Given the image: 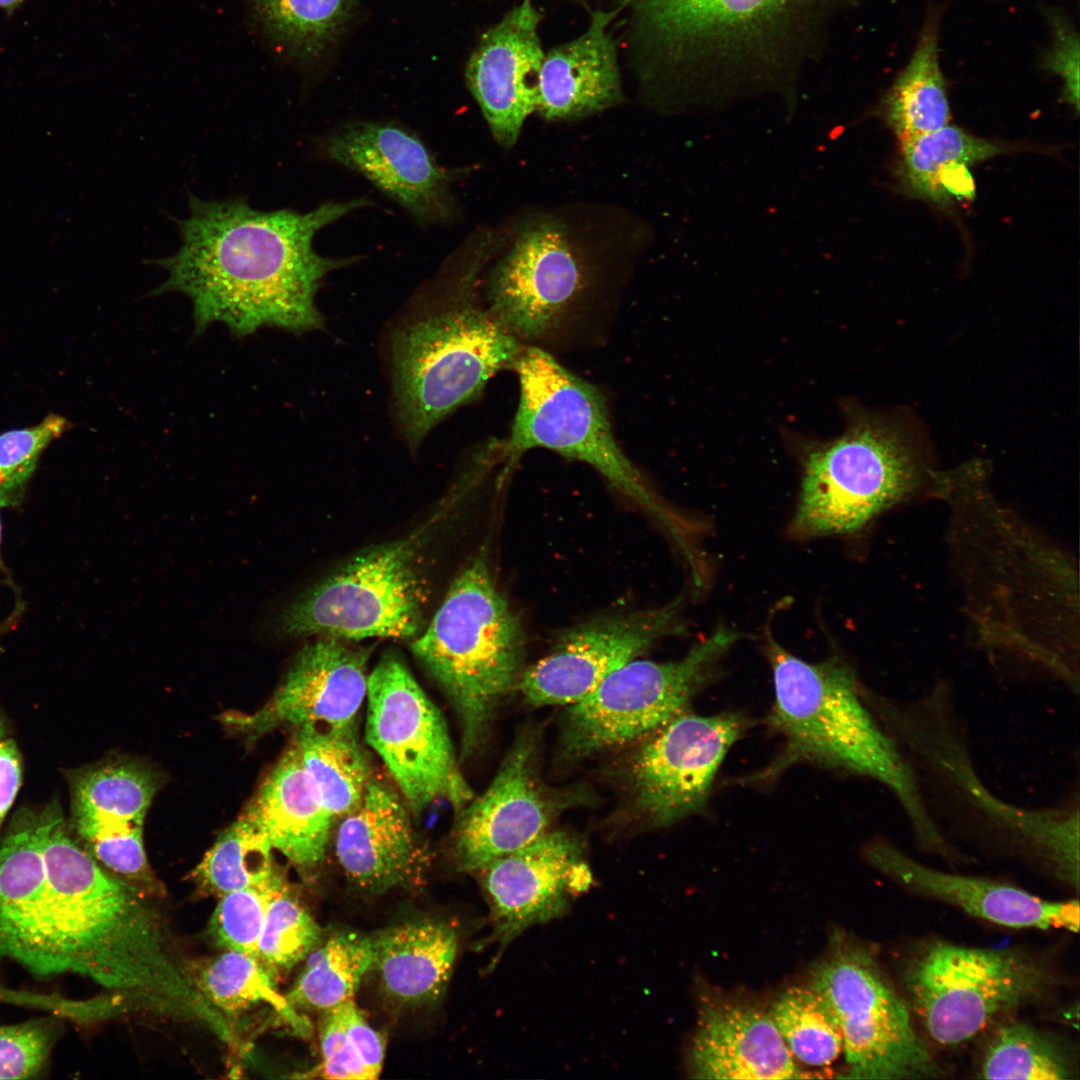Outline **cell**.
I'll use <instances>...</instances> for the list:
<instances>
[{
  "label": "cell",
  "mask_w": 1080,
  "mask_h": 1080,
  "mask_svg": "<svg viewBox=\"0 0 1080 1080\" xmlns=\"http://www.w3.org/2000/svg\"><path fill=\"white\" fill-rule=\"evenodd\" d=\"M369 655L351 641L319 637L300 650L267 704L226 721L254 738L281 725L355 726L367 695Z\"/></svg>",
  "instance_id": "22"
},
{
  "label": "cell",
  "mask_w": 1080,
  "mask_h": 1080,
  "mask_svg": "<svg viewBox=\"0 0 1080 1080\" xmlns=\"http://www.w3.org/2000/svg\"><path fill=\"white\" fill-rule=\"evenodd\" d=\"M734 713H678L646 736L630 765L633 804L654 827L672 825L702 810L716 773L740 737Z\"/></svg>",
  "instance_id": "15"
},
{
  "label": "cell",
  "mask_w": 1080,
  "mask_h": 1080,
  "mask_svg": "<svg viewBox=\"0 0 1080 1080\" xmlns=\"http://www.w3.org/2000/svg\"><path fill=\"white\" fill-rule=\"evenodd\" d=\"M618 10H595L577 38L545 54L536 111L546 120L586 117L622 100L616 43L608 30Z\"/></svg>",
  "instance_id": "27"
},
{
  "label": "cell",
  "mask_w": 1080,
  "mask_h": 1080,
  "mask_svg": "<svg viewBox=\"0 0 1080 1080\" xmlns=\"http://www.w3.org/2000/svg\"><path fill=\"white\" fill-rule=\"evenodd\" d=\"M242 816L298 870L312 871L324 861L335 818L308 778L295 743L266 776Z\"/></svg>",
  "instance_id": "28"
},
{
  "label": "cell",
  "mask_w": 1080,
  "mask_h": 1080,
  "mask_svg": "<svg viewBox=\"0 0 1080 1080\" xmlns=\"http://www.w3.org/2000/svg\"><path fill=\"white\" fill-rule=\"evenodd\" d=\"M584 274L565 229L558 222L528 225L492 268L486 286L488 310L516 338L551 332L584 286Z\"/></svg>",
  "instance_id": "18"
},
{
  "label": "cell",
  "mask_w": 1080,
  "mask_h": 1080,
  "mask_svg": "<svg viewBox=\"0 0 1080 1080\" xmlns=\"http://www.w3.org/2000/svg\"><path fill=\"white\" fill-rule=\"evenodd\" d=\"M373 937L374 966L386 993L403 1004L436 1000L451 976L458 937L447 923L417 920Z\"/></svg>",
  "instance_id": "29"
},
{
  "label": "cell",
  "mask_w": 1080,
  "mask_h": 1080,
  "mask_svg": "<svg viewBox=\"0 0 1080 1080\" xmlns=\"http://www.w3.org/2000/svg\"><path fill=\"white\" fill-rule=\"evenodd\" d=\"M365 739L380 756L414 814L437 800L460 812L473 798L445 720L394 653L383 655L367 681Z\"/></svg>",
  "instance_id": "14"
},
{
  "label": "cell",
  "mask_w": 1080,
  "mask_h": 1080,
  "mask_svg": "<svg viewBox=\"0 0 1080 1080\" xmlns=\"http://www.w3.org/2000/svg\"><path fill=\"white\" fill-rule=\"evenodd\" d=\"M320 936V926L286 883L268 906L257 958L275 978L306 958L316 948Z\"/></svg>",
  "instance_id": "39"
},
{
  "label": "cell",
  "mask_w": 1080,
  "mask_h": 1080,
  "mask_svg": "<svg viewBox=\"0 0 1080 1080\" xmlns=\"http://www.w3.org/2000/svg\"><path fill=\"white\" fill-rule=\"evenodd\" d=\"M424 530L372 546L298 596L280 614L289 637L414 639L428 598Z\"/></svg>",
  "instance_id": "9"
},
{
  "label": "cell",
  "mask_w": 1080,
  "mask_h": 1080,
  "mask_svg": "<svg viewBox=\"0 0 1080 1080\" xmlns=\"http://www.w3.org/2000/svg\"><path fill=\"white\" fill-rule=\"evenodd\" d=\"M1053 43L1045 56L1046 68L1064 82V98L1076 110L1079 107V36L1072 24L1062 15L1051 19Z\"/></svg>",
  "instance_id": "44"
},
{
  "label": "cell",
  "mask_w": 1080,
  "mask_h": 1080,
  "mask_svg": "<svg viewBox=\"0 0 1080 1080\" xmlns=\"http://www.w3.org/2000/svg\"><path fill=\"white\" fill-rule=\"evenodd\" d=\"M59 1017L0 1025V1079L36 1078L48 1063L60 1033Z\"/></svg>",
  "instance_id": "42"
},
{
  "label": "cell",
  "mask_w": 1080,
  "mask_h": 1080,
  "mask_svg": "<svg viewBox=\"0 0 1080 1080\" xmlns=\"http://www.w3.org/2000/svg\"><path fill=\"white\" fill-rule=\"evenodd\" d=\"M882 723L909 758L926 804L949 833L1037 861L1079 888L1078 793L1045 808L1011 804L982 780L949 689L937 685L911 700L867 694Z\"/></svg>",
  "instance_id": "3"
},
{
  "label": "cell",
  "mask_w": 1080,
  "mask_h": 1080,
  "mask_svg": "<svg viewBox=\"0 0 1080 1080\" xmlns=\"http://www.w3.org/2000/svg\"><path fill=\"white\" fill-rule=\"evenodd\" d=\"M1006 151L1002 146L946 125L901 146L898 177L912 195L942 204L940 172L950 164H974Z\"/></svg>",
  "instance_id": "36"
},
{
  "label": "cell",
  "mask_w": 1080,
  "mask_h": 1080,
  "mask_svg": "<svg viewBox=\"0 0 1080 1080\" xmlns=\"http://www.w3.org/2000/svg\"><path fill=\"white\" fill-rule=\"evenodd\" d=\"M493 938L501 948L527 928L559 918L570 900L591 884L580 842L564 831H547L526 846L484 867Z\"/></svg>",
  "instance_id": "21"
},
{
  "label": "cell",
  "mask_w": 1080,
  "mask_h": 1080,
  "mask_svg": "<svg viewBox=\"0 0 1080 1080\" xmlns=\"http://www.w3.org/2000/svg\"><path fill=\"white\" fill-rule=\"evenodd\" d=\"M322 1062L318 1077L334 1080L372 1079L348 1037L340 1005L324 1011L320 1028Z\"/></svg>",
  "instance_id": "43"
},
{
  "label": "cell",
  "mask_w": 1080,
  "mask_h": 1080,
  "mask_svg": "<svg viewBox=\"0 0 1080 1080\" xmlns=\"http://www.w3.org/2000/svg\"><path fill=\"white\" fill-rule=\"evenodd\" d=\"M689 1069L697 1079L811 1078L789 1052L770 1012L714 997L701 1001Z\"/></svg>",
  "instance_id": "26"
},
{
  "label": "cell",
  "mask_w": 1080,
  "mask_h": 1080,
  "mask_svg": "<svg viewBox=\"0 0 1080 1080\" xmlns=\"http://www.w3.org/2000/svg\"><path fill=\"white\" fill-rule=\"evenodd\" d=\"M770 1015L796 1061L826 1068L842 1054L838 1022L827 1002L812 987L787 988L774 1001Z\"/></svg>",
  "instance_id": "35"
},
{
  "label": "cell",
  "mask_w": 1080,
  "mask_h": 1080,
  "mask_svg": "<svg viewBox=\"0 0 1080 1080\" xmlns=\"http://www.w3.org/2000/svg\"><path fill=\"white\" fill-rule=\"evenodd\" d=\"M267 839L243 816L225 829L192 873L198 889L221 896L264 884L281 869Z\"/></svg>",
  "instance_id": "34"
},
{
  "label": "cell",
  "mask_w": 1080,
  "mask_h": 1080,
  "mask_svg": "<svg viewBox=\"0 0 1080 1080\" xmlns=\"http://www.w3.org/2000/svg\"><path fill=\"white\" fill-rule=\"evenodd\" d=\"M984 1079L1064 1080L1073 1076L1067 1056L1053 1040L1020 1022L999 1027L980 1068Z\"/></svg>",
  "instance_id": "37"
},
{
  "label": "cell",
  "mask_w": 1080,
  "mask_h": 1080,
  "mask_svg": "<svg viewBox=\"0 0 1080 1080\" xmlns=\"http://www.w3.org/2000/svg\"><path fill=\"white\" fill-rule=\"evenodd\" d=\"M66 427L65 418L51 414L36 425L0 434V509L21 502L42 453Z\"/></svg>",
  "instance_id": "41"
},
{
  "label": "cell",
  "mask_w": 1080,
  "mask_h": 1080,
  "mask_svg": "<svg viewBox=\"0 0 1080 1080\" xmlns=\"http://www.w3.org/2000/svg\"><path fill=\"white\" fill-rule=\"evenodd\" d=\"M540 22L532 1L523 0L483 34L467 64L468 87L504 148L516 143L525 120L536 111L545 56Z\"/></svg>",
  "instance_id": "23"
},
{
  "label": "cell",
  "mask_w": 1080,
  "mask_h": 1080,
  "mask_svg": "<svg viewBox=\"0 0 1080 1080\" xmlns=\"http://www.w3.org/2000/svg\"><path fill=\"white\" fill-rule=\"evenodd\" d=\"M810 987L831 1008L842 1034L846 1077L937 1078L942 1070L915 1031L909 1007L872 954L847 936H833Z\"/></svg>",
  "instance_id": "12"
},
{
  "label": "cell",
  "mask_w": 1080,
  "mask_h": 1080,
  "mask_svg": "<svg viewBox=\"0 0 1080 1080\" xmlns=\"http://www.w3.org/2000/svg\"><path fill=\"white\" fill-rule=\"evenodd\" d=\"M37 992L20 990L0 984V1004L33 1008L38 1004Z\"/></svg>",
  "instance_id": "48"
},
{
  "label": "cell",
  "mask_w": 1080,
  "mask_h": 1080,
  "mask_svg": "<svg viewBox=\"0 0 1080 1080\" xmlns=\"http://www.w3.org/2000/svg\"><path fill=\"white\" fill-rule=\"evenodd\" d=\"M513 368L520 397L507 449L546 448L585 462L681 540L680 521L617 444L599 390L537 347L522 348Z\"/></svg>",
  "instance_id": "10"
},
{
  "label": "cell",
  "mask_w": 1080,
  "mask_h": 1080,
  "mask_svg": "<svg viewBox=\"0 0 1080 1080\" xmlns=\"http://www.w3.org/2000/svg\"><path fill=\"white\" fill-rule=\"evenodd\" d=\"M2 570H3V562H2V557H1V520H0V573L2 572Z\"/></svg>",
  "instance_id": "52"
},
{
  "label": "cell",
  "mask_w": 1080,
  "mask_h": 1080,
  "mask_svg": "<svg viewBox=\"0 0 1080 1080\" xmlns=\"http://www.w3.org/2000/svg\"><path fill=\"white\" fill-rule=\"evenodd\" d=\"M938 25H924L912 56L883 101V115L900 146L948 125L950 109L939 62Z\"/></svg>",
  "instance_id": "30"
},
{
  "label": "cell",
  "mask_w": 1080,
  "mask_h": 1080,
  "mask_svg": "<svg viewBox=\"0 0 1080 1080\" xmlns=\"http://www.w3.org/2000/svg\"><path fill=\"white\" fill-rule=\"evenodd\" d=\"M4 734H5V728H4L3 721L0 718V741L3 739Z\"/></svg>",
  "instance_id": "51"
},
{
  "label": "cell",
  "mask_w": 1080,
  "mask_h": 1080,
  "mask_svg": "<svg viewBox=\"0 0 1080 1080\" xmlns=\"http://www.w3.org/2000/svg\"><path fill=\"white\" fill-rule=\"evenodd\" d=\"M294 743L325 808L334 818L350 812L373 778L356 727L305 724L297 727Z\"/></svg>",
  "instance_id": "31"
},
{
  "label": "cell",
  "mask_w": 1080,
  "mask_h": 1080,
  "mask_svg": "<svg viewBox=\"0 0 1080 1080\" xmlns=\"http://www.w3.org/2000/svg\"><path fill=\"white\" fill-rule=\"evenodd\" d=\"M366 199L324 202L299 213L260 211L242 198H189V213L178 221L181 239L158 265L168 274L153 292H178L193 305L195 331L214 322L238 337L261 327L305 332L323 327L315 297L330 272L357 258H330L313 247L316 233Z\"/></svg>",
  "instance_id": "2"
},
{
  "label": "cell",
  "mask_w": 1080,
  "mask_h": 1080,
  "mask_svg": "<svg viewBox=\"0 0 1080 1080\" xmlns=\"http://www.w3.org/2000/svg\"><path fill=\"white\" fill-rule=\"evenodd\" d=\"M16 616V614H13L11 617L0 622V635L6 632L11 627V625L14 623V620L16 619Z\"/></svg>",
  "instance_id": "50"
},
{
  "label": "cell",
  "mask_w": 1080,
  "mask_h": 1080,
  "mask_svg": "<svg viewBox=\"0 0 1080 1080\" xmlns=\"http://www.w3.org/2000/svg\"><path fill=\"white\" fill-rule=\"evenodd\" d=\"M159 777L135 761L92 769L76 782L73 822L98 863L149 897L165 894L143 843L144 820Z\"/></svg>",
  "instance_id": "20"
},
{
  "label": "cell",
  "mask_w": 1080,
  "mask_h": 1080,
  "mask_svg": "<svg viewBox=\"0 0 1080 1080\" xmlns=\"http://www.w3.org/2000/svg\"><path fill=\"white\" fill-rule=\"evenodd\" d=\"M330 159L373 183L423 226L448 224L458 212L456 172L437 162L412 131L389 122L356 121L322 142Z\"/></svg>",
  "instance_id": "19"
},
{
  "label": "cell",
  "mask_w": 1080,
  "mask_h": 1080,
  "mask_svg": "<svg viewBox=\"0 0 1080 1080\" xmlns=\"http://www.w3.org/2000/svg\"><path fill=\"white\" fill-rule=\"evenodd\" d=\"M937 181L942 204L950 202L954 197L962 199L974 195L973 181L966 164L948 165L940 172Z\"/></svg>",
  "instance_id": "47"
},
{
  "label": "cell",
  "mask_w": 1080,
  "mask_h": 1080,
  "mask_svg": "<svg viewBox=\"0 0 1080 1080\" xmlns=\"http://www.w3.org/2000/svg\"><path fill=\"white\" fill-rule=\"evenodd\" d=\"M575 800L542 782L534 739L518 737L489 787L459 812L453 837L458 867L477 872L526 846Z\"/></svg>",
  "instance_id": "16"
},
{
  "label": "cell",
  "mask_w": 1080,
  "mask_h": 1080,
  "mask_svg": "<svg viewBox=\"0 0 1080 1080\" xmlns=\"http://www.w3.org/2000/svg\"><path fill=\"white\" fill-rule=\"evenodd\" d=\"M286 883L285 875L280 871L264 884L221 896L209 923V931L215 942L224 950L243 952L257 958L268 906Z\"/></svg>",
  "instance_id": "40"
},
{
  "label": "cell",
  "mask_w": 1080,
  "mask_h": 1080,
  "mask_svg": "<svg viewBox=\"0 0 1080 1080\" xmlns=\"http://www.w3.org/2000/svg\"><path fill=\"white\" fill-rule=\"evenodd\" d=\"M903 984L929 1036L945 1046L967 1042L997 1017L1040 1000L1047 969L1017 949L930 941L905 963Z\"/></svg>",
  "instance_id": "11"
},
{
  "label": "cell",
  "mask_w": 1080,
  "mask_h": 1080,
  "mask_svg": "<svg viewBox=\"0 0 1080 1080\" xmlns=\"http://www.w3.org/2000/svg\"><path fill=\"white\" fill-rule=\"evenodd\" d=\"M681 600L651 609L614 612L561 633L551 650L524 668L518 688L534 705L572 704L609 674L670 632Z\"/></svg>",
  "instance_id": "17"
},
{
  "label": "cell",
  "mask_w": 1080,
  "mask_h": 1080,
  "mask_svg": "<svg viewBox=\"0 0 1080 1080\" xmlns=\"http://www.w3.org/2000/svg\"><path fill=\"white\" fill-rule=\"evenodd\" d=\"M863 856L874 869L903 888L997 925L1079 930L1078 900H1045L1009 884L934 869L883 838L867 842Z\"/></svg>",
  "instance_id": "24"
},
{
  "label": "cell",
  "mask_w": 1080,
  "mask_h": 1080,
  "mask_svg": "<svg viewBox=\"0 0 1080 1080\" xmlns=\"http://www.w3.org/2000/svg\"><path fill=\"white\" fill-rule=\"evenodd\" d=\"M21 759L12 739L0 741V827L21 784Z\"/></svg>",
  "instance_id": "46"
},
{
  "label": "cell",
  "mask_w": 1080,
  "mask_h": 1080,
  "mask_svg": "<svg viewBox=\"0 0 1080 1080\" xmlns=\"http://www.w3.org/2000/svg\"><path fill=\"white\" fill-rule=\"evenodd\" d=\"M24 0H0V9L6 12L15 11Z\"/></svg>",
  "instance_id": "49"
},
{
  "label": "cell",
  "mask_w": 1080,
  "mask_h": 1080,
  "mask_svg": "<svg viewBox=\"0 0 1080 1080\" xmlns=\"http://www.w3.org/2000/svg\"><path fill=\"white\" fill-rule=\"evenodd\" d=\"M438 274L390 329L387 352L392 407L399 430L417 448L446 416L471 401L522 347L475 303L473 262Z\"/></svg>",
  "instance_id": "5"
},
{
  "label": "cell",
  "mask_w": 1080,
  "mask_h": 1080,
  "mask_svg": "<svg viewBox=\"0 0 1080 1080\" xmlns=\"http://www.w3.org/2000/svg\"><path fill=\"white\" fill-rule=\"evenodd\" d=\"M525 634L498 590L483 555L451 583L425 630L411 644L441 686L461 726V757L484 738L502 699L518 688Z\"/></svg>",
  "instance_id": "7"
},
{
  "label": "cell",
  "mask_w": 1080,
  "mask_h": 1080,
  "mask_svg": "<svg viewBox=\"0 0 1080 1080\" xmlns=\"http://www.w3.org/2000/svg\"><path fill=\"white\" fill-rule=\"evenodd\" d=\"M765 650L775 691L768 724L785 744L765 776L806 761L874 780L898 802L918 847L948 855L950 839L931 814L909 758L868 703L854 668L840 657L806 662L769 633Z\"/></svg>",
  "instance_id": "4"
},
{
  "label": "cell",
  "mask_w": 1080,
  "mask_h": 1080,
  "mask_svg": "<svg viewBox=\"0 0 1080 1080\" xmlns=\"http://www.w3.org/2000/svg\"><path fill=\"white\" fill-rule=\"evenodd\" d=\"M335 853L347 879L373 894L415 884L426 864L399 795L374 778L360 802L341 817Z\"/></svg>",
  "instance_id": "25"
},
{
  "label": "cell",
  "mask_w": 1080,
  "mask_h": 1080,
  "mask_svg": "<svg viewBox=\"0 0 1080 1080\" xmlns=\"http://www.w3.org/2000/svg\"><path fill=\"white\" fill-rule=\"evenodd\" d=\"M149 899L72 841L55 810H23L0 844V959L38 979L78 975L142 1000L175 956Z\"/></svg>",
  "instance_id": "1"
},
{
  "label": "cell",
  "mask_w": 1080,
  "mask_h": 1080,
  "mask_svg": "<svg viewBox=\"0 0 1080 1080\" xmlns=\"http://www.w3.org/2000/svg\"><path fill=\"white\" fill-rule=\"evenodd\" d=\"M926 449L910 424L895 416L854 415L837 438L805 454L793 536L857 532L876 516L931 488Z\"/></svg>",
  "instance_id": "8"
},
{
  "label": "cell",
  "mask_w": 1080,
  "mask_h": 1080,
  "mask_svg": "<svg viewBox=\"0 0 1080 1080\" xmlns=\"http://www.w3.org/2000/svg\"><path fill=\"white\" fill-rule=\"evenodd\" d=\"M340 1009L354 1050L372 1079H376L382 1070L385 1054L382 1036L368 1024L354 999L340 1004Z\"/></svg>",
  "instance_id": "45"
},
{
  "label": "cell",
  "mask_w": 1080,
  "mask_h": 1080,
  "mask_svg": "<svg viewBox=\"0 0 1080 1080\" xmlns=\"http://www.w3.org/2000/svg\"><path fill=\"white\" fill-rule=\"evenodd\" d=\"M738 634L719 627L679 660H631L570 704L561 749L571 759L644 739L687 709Z\"/></svg>",
  "instance_id": "13"
},
{
  "label": "cell",
  "mask_w": 1080,
  "mask_h": 1080,
  "mask_svg": "<svg viewBox=\"0 0 1080 1080\" xmlns=\"http://www.w3.org/2000/svg\"><path fill=\"white\" fill-rule=\"evenodd\" d=\"M189 970L199 991L227 1019L265 1005L294 1031L308 1034L309 1023L277 992L273 978L256 957L225 950L207 960L190 962Z\"/></svg>",
  "instance_id": "32"
},
{
  "label": "cell",
  "mask_w": 1080,
  "mask_h": 1080,
  "mask_svg": "<svg viewBox=\"0 0 1080 1080\" xmlns=\"http://www.w3.org/2000/svg\"><path fill=\"white\" fill-rule=\"evenodd\" d=\"M664 63L704 84L773 83L817 56L846 0H625Z\"/></svg>",
  "instance_id": "6"
},
{
  "label": "cell",
  "mask_w": 1080,
  "mask_h": 1080,
  "mask_svg": "<svg viewBox=\"0 0 1080 1080\" xmlns=\"http://www.w3.org/2000/svg\"><path fill=\"white\" fill-rule=\"evenodd\" d=\"M312 952L286 996L294 1009L326 1011L353 999L363 976L374 966L372 936L337 933Z\"/></svg>",
  "instance_id": "33"
},
{
  "label": "cell",
  "mask_w": 1080,
  "mask_h": 1080,
  "mask_svg": "<svg viewBox=\"0 0 1080 1080\" xmlns=\"http://www.w3.org/2000/svg\"><path fill=\"white\" fill-rule=\"evenodd\" d=\"M258 21L278 42L311 52L344 22L351 0H251Z\"/></svg>",
  "instance_id": "38"
}]
</instances>
